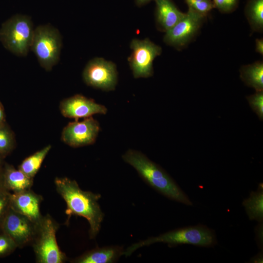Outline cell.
<instances>
[{"mask_svg": "<svg viewBox=\"0 0 263 263\" xmlns=\"http://www.w3.org/2000/svg\"><path fill=\"white\" fill-rule=\"evenodd\" d=\"M3 112L2 107L0 105V124L2 123L3 120Z\"/></svg>", "mask_w": 263, "mask_h": 263, "instance_id": "obj_31", "label": "cell"}, {"mask_svg": "<svg viewBox=\"0 0 263 263\" xmlns=\"http://www.w3.org/2000/svg\"><path fill=\"white\" fill-rule=\"evenodd\" d=\"M88 86L104 91L113 90L117 82L115 65L102 58H94L88 62L82 74Z\"/></svg>", "mask_w": 263, "mask_h": 263, "instance_id": "obj_8", "label": "cell"}, {"mask_svg": "<svg viewBox=\"0 0 263 263\" xmlns=\"http://www.w3.org/2000/svg\"><path fill=\"white\" fill-rule=\"evenodd\" d=\"M252 109L256 113L261 120L263 119V91L256 93L247 97Z\"/></svg>", "mask_w": 263, "mask_h": 263, "instance_id": "obj_22", "label": "cell"}, {"mask_svg": "<svg viewBox=\"0 0 263 263\" xmlns=\"http://www.w3.org/2000/svg\"><path fill=\"white\" fill-rule=\"evenodd\" d=\"M12 145V139L10 133L6 129L0 128V152H6Z\"/></svg>", "mask_w": 263, "mask_h": 263, "instance_id": "obj_24", "label": "cell"}, {"mask_svg": "<svg viewBox=\"0 0 263 263\" xmlns=\"http://www.w3.org/2000/svg\"><path fill=\"white\" fill-rule=\"evenodd\" d=\"M59 109L63 116L76 120L107 113L105 106L81 94H75L63 99L60 103Z\"/></svg>", "mask_w": 263, "mask_h": 263, "instance_id": "obj_12", "label": "cell"}, {"mask_svg": "<svg viewBox=\"0 0 263 263\" xmlns=\"http://www.w3.org/2000/svg\"><path fill=\"white\" fill-rule=\"evenodd\" d=\"M152 0H135V3L138 6L144 5Z\"/></svg>", "mask_w": 263, "mask_h": 263, "instance_id": "obj_30", "label": "cell"}, {"mask_svg": "<svg viewBox=\"0 0 263 263\" xmlns=\"http://www.w3.org/2000/svg\"><path fill=\"white\" fill-rule=\"evenodd\" d=\"M243 206L245 207L248 218L251 220L262 222L263 220V185L260 183L257 190L251 191L249 197L244 200Z\"/></svg>", "mask_w": 263, "mask_h": 263, "instance_id": "obj_16", "label": "cell"}, {"mask_svg": "<svg viewBox=\"0 0 263 263\" xmlns=\"http://www.w3.org/2000/svg\"><path fill=\"white\" fill-rule=\"evenodd\" d=\"M42 200L41 195L29 189L10 195V207L37 224L43 216L40 211Z\"/></svg>", "mask_w": 263, "mask_h": 263, "instance_id": "obj_13", "label": "cell"}, {"mask_svg": "<svg viewBox=\"0 0 263 263\" xmlns=\"http://www.w3.org/2000/svg\"><path fill=\"white\" fill-rule=\"evenodd\" d=\"M239 0H213L214 8L222 13H229L237 7Z\"/></svg>", "mask_w": 263, "mask_h": 263, "instance_id": "obj_23", "label": "cell"}, {"mask_svg": "<svg viewBox=\"0 0 263 263\" xmlns=\"http://www.w3.org/2000/svg\"><path fill=\"white\" fill-rule=\"evenodd\" d=\"M99 131V122L91 116L69 123L62 130L61 139L73 148L85 146L95 142Z\"/></svg>", "mask_w": 263, "mask_h": 263, "instance_id": "obj_9", "label": "cell"}, {"mask_svg": "<svg viewBox=\"0 0 263 263\" xmlns=\"http://www.w3.org/2000/svg\"><path fill=\"white\" fill-rule=\"evenodd\" d=\"M61 46V35L53 26L40 25L34 29L31 49L46 71L51 70L57 63Z\"/></svg>", "mask_w": 263, "mask_h": 263, "instance_id": "obj_6", "label": "cell"}, {"mask_svg": "<svg viewBox=\"0 0 263 263\" xmlns=\"http://www.w3.org/2000/svg\"><path fill=\"white\" fill-rule=\"evenodd\" d=\"M131 48L132 53L129 61L134 77L140 78L152 76L153 61L161 53V48L148 38L133 39Z\"/></svg>", "mask_w": 263, "mask_h": 263, "instance_id": "obj_7", "label": "cell"}, {"mask_svg": "<svg viewBox=\"0 0 263 263\" xmlns=\"http://www.w3.org/2000/svg\"><path fill=\"white\" fill-rule=\"evenodd\" d=\"M0 193V216L6 210L8 205H10V195L8 196Z\"/></svg>", "mask_w": 263, "mask_h": 263, "instance_id": "obj_27", "label": "cell"}, {"mask_svg": "<svg viewBox=\"0 0 263 263\" xmlns=\"http://www.w3.org/2000/svg\"><path fill=\"white\" fill-rule=\"evenodd\" d=\"M51 148V145H48L26 158L19 166L18 169L28 176L34 178Z\"/></svg>", "mask_w": 263, "mask_h": 263, "instance_id": "obj_19", "label": "cell"}, {"mask_svg": "<svg viewBox=\"0 0 263 263\" xmlns=\"http://www.w3.org/2000/svg\"><path fill=\"white\" fill-rule=\"evenodd\" d=\"M34 32L29 17L16 15L2 24L0 40L6 49L17 56H24L31 49Z\"/></svg>", "mask_w": 263, "mask_h": 263, "instance_id": "obj_5", "label": "cell"}, {"mask_svg": "<svg viewBox=\"0 0 263 263\" xmlns=\"http://www.w3.org/2000/svg\"><path fill=\"white\" fill-rule=\"evenodd\" d=\"M33 179L19 169L13 167L8 168L4 175L5 185L14 193L31 189L33 185Z\"/></svg>", "mask_w": 263, "mask_h": 263, "instance_id": "obj_18", "label": "cell"}, {"mask_svg": "<svg viewBox=\"0 0 263 263\" xmlns=\"http://www.w3.org/2000/svg\"><path fill=\"white\" fill-rule=\"evenodd\" d=\"M263 252H260L253 257L250 260V263H263Z\"/></svg>", "mask_w": 263, "mask_h": 263, "instance_id": "obj_29", "label": "cell"}, {"mask_svg": "<svg viewBox=\"0 0 263 263\" xmlns=\"http://www.w3.org/2000/svg\"><path fill=\"white\" fill-rule=\"evenodd\" d=\"M17 246L7 235L0 236V255L15 249Z\"/></svg>", "mask_w": 263, "mask_h": 263, "instance_id": "obj_25", "label": "cell"}, {"mask_svg": "<svg viewBox=\"0 0 263 263\" xmlns=\"http://www.w3.org/2000/svg\"><path fill=\"white\" fill-rule=\"evenodd\" d=\"M55 184L57 192L66 202L68 219L72 215L86 219L90 225L89 237L94 239L104 216L98 202L101 195L82 190L75 180L67 177H56Z\"/></svg>", "mask_w": 263, "mask_h": 263, "instance_id": "obj_1", "label": "cell"}, {"mask_svg": "<svg viewBox=\"0 0 263 263\" xmlns=\"http://www.w3.org/2000/svg\"><path fill=\"white\" fill-rule=\"evenodd\" d=\"M0 188H1V181H0Z\"/></svg>", "mask_w": 263, "mask_h": 263, "instance_id": "obj_32", "label": "cell"}, {"mask_svg": "<svg viewBox=\"0 0 263 263\" xmlns=\"http://www.w3.org/2000/svg\"><path fill=\"white\" fill-rule=\"evenodd\" d=\"M156 19L163 30L167 32L185 16L171 0H155Z\"/></svg>", "mask_w": 263, "mask_h": 263, "instance_id": "obj_14", "label": "cell"}, {"mask_svg": "<svg viewBox=\"0 0 263 263\" xmlns=\"http://www.w3.org/2000/svg\"><path fill=\"white\" fill-rule=\"evenodd\" d=\"M256 50L261 54L263 53V40L262 39H257L256 40Z\"/></svg>", "mask_w": 263, "mask_h": 263, "instance_id": "obj_28", "label": "cell"}, {"mask_svg": "<svg viewBox=\"0 0 263 263\" xmlns=\"http://www.w3.org/2000/svg\"><path fill=\"white\" fill-rule=\"evenodd\" d=\"M156 243H167L171 246L188 244L212 247L217 244V241L213 230L205 225H198L176 229L135 243L124 251L123 255L126 257L129 256L137 249Z\"/></svg>", "mask_w": 263, "mask_h": 263, "instance_id": "obj_3", "label": "cell"}, {"mask_svg": "<svg viewBox=\"0 0 263 263\" xmlns=\"http://www.w3.org/2000/svg\"><path fill=\"white\" fill-rule=\"evenodd\" d=\"M119 246H105L88 251L71 261L74 263H112L123 255Z\"/></svg>", "mask_w": 263, "mask_h": 263, "instance_id": "obj_15", "label": "cell"}, {"mask_svg": "<svg viewBox=\"0 0 263 263\" xmlns=\"http://www.w3.org/2000/svg\"><path fill=\"white\" fill-rule=\"evenodd\" d=\"M185 1L188 8L205 16L214 8L211 0H185Z\"/></svg>", "mask_w": 263, "mask_h": 263, "instance_id": "obj_21", "label": "cell"}, {"mask_svg": "<svg viewBox=\"0 0 263 263\" xmlns=\"http://www.w3.org/2000/svg\"><path fill=\"white\" fill-rule=\"evenodd\" d=\"M206 17L188 8L184 17L166 32L164 41L176 47L185 45L197 33Z\"/></svg>", "mask_w": 263, "mask_h": 263, "instance_id": "obj_10", "label": "cell"}, {"mask_svg": "<svg viewBox=\"0 0 263 263\" xmlns=\"http://www.w3.org/2000/svg\"><path fill=\"white\" fill-rule=\"evenodd\" d=\"M245 14L252 29L261 32L263 28V0H248Z\"/></svg>", "mask_w": 263, "mask_h": 263, "instance_id": "obj_20", "label": "cell"}, {"mask_svg": "<svg viewBox=\"0 0 263 263\" xmlns=\"http://www.w3.org/2000/svg\"><path fill=\"white\" fill-rule=\"evenodd\" d=\"M240 77L246 85L254 88L256 92L263 91V63L258 61L242 66Z\"/></svg>", "mask_w": 263, "mask_h": 263, "instance_id": "obj_17", "label": "cell"}, {"mask_svg": "<svg viewBox=\"0 0 263 263\" xmlns=\"http://www.w3.org/2000/svg\"><path fill=\"white\" fill-rule=\"evenodd\" d=\"M59 224L49 215L36 224L32 246L38 263H63L67 257L59 248L56 238Z\"/></svg>", "mask_w": 263, "mask_h": 263, "instance_id": "obj_4", "label": "cell"}, {"mask_svg": "<svg viewBox=\"0 0 263 263\" xmlns=\"http://www.w3.org/2000/svg\"><path fill=\"white\" fill-rule=\"evenodd\" d=\"M150 186L166 197L187 206L192 203L174 180L159 165L141 152L128 150L122 156Z\"/></svg>", "mask_w": 263, "mask_h": 263, "instance_id": "obj_2", "label": "cell"}, {"mask_svg": "<svg viewBox=\"0 0 263 263\" xmlns=\"http://www.w3.org/2000/svg\"><path fill=\"white\" fill-rule=\"evenodd\" d=\"M2 226L5 234L15 242L17 247L23 248L31 245L35 234L36 224L29 219L10 207L3 219Z\"/></svg>", "mask_w": 263, "mask_h": 263, "instance_id": "obj_11", "label": "cell"}, {"mask_svg": "<svg viewBox=\"0 0 263 263\" xmlns=\"http://www.w3.org/2000/svg\"><path fill=\"white\" fill-rule=\"evenodd\" d=\"M256 239L258 246L263 249V222H259L255 229Z\"/></svg>", "mask_w": 263, "mask_h": 263, "instance_id": "obj_26", "label": "cell"}]
</instances>
